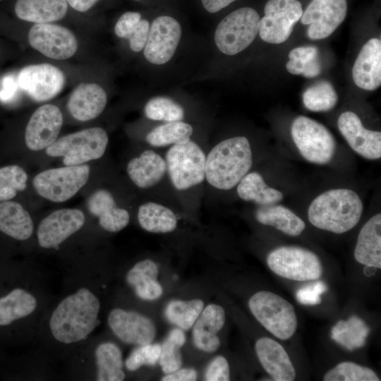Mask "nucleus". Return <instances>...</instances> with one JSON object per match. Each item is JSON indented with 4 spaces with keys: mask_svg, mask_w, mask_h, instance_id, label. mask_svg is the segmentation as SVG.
<instances>
[{
    "mask_svg": "<svg viewBox=\"0 0 381 381\" xmlns=\"http://www.w3.org/2000/svg\"><path fill=\"white\" fill-rule=\"evenodd\" d=\"M158 266L152 260L136 263L127 273L126 281L141 299L154 301L159 298L163 289L157 280Z\"/></svg>",
    "mask_w": 381,
    "mask_h": 381,
    "instance_id": "28",
    "label": "nucleus"
},
{
    "mask_svg": "<svg viewBox=\"0 0 381 381\" xmlns=\"http://www.w3.org/2000/svg\"><path fill=\"white\" fill-rule=\"evenodd\" d=\"M363 210V202L353 190L332 189L312 201L308 217L314 226L339 234L351 230L358 223Z\"/></svg>",
    "mask_w": 381,
    "mask_h": 381,
    "instance_id": "3",
    "label": "nucleus"
},
{
    "mask_svg": "<svg viewBox=\"0 0 381 381\" xmlns=\"http://www.w3.org/2000/svg\"><path fill=\"white\" fill-rule=\"evenodd\" d=\"M167 172L173 186L187 190L205 179L206 156L195 142L173 145L165 155Z\"/></svg>",
    "mask_w": 381,
    "mask_h": 381,
    "instance_id": "7",
    "label": "nucleus"
},
{
    "mask_svg": "<svg viewBox=\"0 0 381 381\" xmlns=\"http://www.w3.org/2000/svg\"><path fill=\"white\" fill-rule=\"evenodd\" d=\"M347 11L346 0H312L301 21L308 25V36L316 40L329 37L344 20Z\"/></svg>",
    "mask_w": 381,
    "mask_h": 381,
    "instance_id": "15",
    "label": "nucleus"
},
{
    "mask_svg": "<svg viewBox=\"0 0 381 381\" xmlns=\"http://www.w3.org/2000/svg\"><path fill=\"white\" fill-rule=\"evenodd\" d=\"M89 176L87 164L65 166L39 173L34 177L32 184L42 198L62 202L74 196L87 182Z\"/></svg>",
    "mask_w": 381,
    "mask_h": 381,
    "instance_id": "9",
    "label": "nucleus"
},
{
    "mask_svg": "<svg viewBox=\"0 0 381 381\" xmlns=\"http://www.w3.org/2000/svg\"><path fill=\"white\" fill-rule=\"evenodd\" d=\"M269 268L276 274L294 281H311L322 274V265L318 256L299 246H281L267 257Z\"/></svg>",
    "mask_w": 381,
    "mask_h": 381,
    "instance_id": "10",
    "label": "nucleus"
},
{
    "mask_svg": "<svg viewBox=\"0 0 381 381\" xmlns=\"http://www.w3.org/2000/svg\"><path fill=\"white\" fill-rule=\"evenodd\" d=\"M85 215L78 209L57 210L40 223L37 229L39 245L44 248H57L85 223Z\"/></svg>",
    "mask_w": 381,
    "mask_h": 381,
    "instance_id": "16",
    "label": "nucleus"
},
{
    "mask_svg": "<svg viewBox=\"0 0 381 381\" xmlns=\"http://www.w3.org/2000/svg\"><path fill=\"white\" fill-rule=\"evenodd\" d=\"M30 45L43 55L56 60L73 56L78 42L68 28L52 23H36L28 32Z\"/></svg>",
    "mask_w": 381,
    "mask_h": 381,
    "instance_id": "13",
    "label": "nucleus"
},
{
    "mask_svg": "<svg viewBox=\"0 0 381 381\" xmlns=\"http://www.w3.org/2000/svg\"><path fill=\"white\" fill-rule=\"evenodd\" d=\"M304 106L315 112L327 111L332 109L338 102L337 94L328 81H319L303 94Z\"/></svg>",
    "mask_w": 381,
    "mask_h": 381,
    "instance_id": "40",
    "label": "nucleus"
},
{
    "mask_svg": "<svg viewBox=\"0 0 381 381\" xmlns=\"http://www.w3.org/2000/svg\"><path fill=\"white\" fill-rule=\"evenodd\" d=\"M186 342V336L179 328L173 329L161 344L159 365L165 374L173 373L182 365L181 347Z\"/></svg>",
    "mask_w": 381,
    "mask_h": 381,
    "instance_id": "41",
    "label": "nucleus"
},
{
    "mask_svg": "<svg viewBox=\"0 0 381 381\" xmlns=\"http://www.w3.org/2000/svg\"><path fill=\"white\" fill-rule=\"evenodd\" d=\"M354 83L365 90L373 91L381 85V41L371 38L361 48L353 66Z\"/></svg>",
    "mask_w": 381,
    "mask_h": 381,
    "instance_id": "20",
    "label": "nucleus"
},
{
    "mask_svg": "<svg viewBox=\"0 0 381 381\" xmlns=\"http://www.w3.org/2000/svg\"><path fill=\"white\" fill-rule=\"evenodd\" d=\"M109 142L107 132L94 127L75 132L59 139L45 148L50 157H62L65 166L83 164L101 158Z\"/></svg>",
    "mask_w": 381,
    "mask_h": 381,
    "instance_id": "4",
    "label": "nucleus"
},
{
    "mask_svg": "<svg viewBox=\"0 0 381 381\" xmlns=\"http://www.w3.org/2000/svg\"><path fill=\"white\" fill-rule=\"evenodd\" d=\"M225 322V311L217 304H209L202 310L193 327V340L200 350L213 353L220 346L217 334Z\"/></svg>",
    "mask_w": 381,
    "mask_h": 381,
    "instance_id": "23",
    "label": "nucleus"
},
{
    "mask_svg": "<svg viewBox=\"0 0 381 381\" xmlns=\"http://www.w3.org/2000/svg\"><path fill=\"white\" fill-rule=\"evenodd\" d=\"M18 77L13 75H5L0 87V100L1 102H8L12 99L16 93L18 87Z\"/></svg>",
    "mask_w": 381,
    "mask_h": 381,
    "instance_id": "48",
    "label": "nucleus"
},
{
    "mask_svg": "<svg viewBox=\"0 0 381 381\" xmlns=\"http://www.w3.org/2000/svg\"><path fill=\"white\" fill-rule=\"evenodd\" d=\"M236 0H201L205 9L209 13H217Z\"/></svg>",
    "mask_w": 381,
    "mask_h": 381,
    "instance_id": "50",
    "label": "nucleus"
},
{
    "mask_svg": "<svg viewBox=\"0 0 381 381\" xmlns=\"http://www.w3.org/2000/svg\"><path fill=\"white\" fill-rule=\"evenodd\" d=\"M145 116L153 121H180L184 119L183 108L174 99L159 96L150 99L144 107Z\"/></svg>",
    "mask_w": 381,
    "mask_h": 381,
    "instance_id": "42",
    "label": "nucleus"
},
{
    "mask_svg": "<svg viewBox=\"0 0 381 381\" xmlns=\"http://www.w3.org/2000/svg\"><path fill=\"white\" fill-rule=\"evenodd\" d=\"M100 304L87 289L63 299L53 311L49 327L54 337L65 344L85 339L97 325Z\"/></svg>",
    "mask_w": 381,
    "mask_h": 381,
    "instance_id": "1",
    "label": "nucleus"
},
{
    "mask_svg": "<svg viewBox=\"0 0 381 381\" xmlns=\"http://www.w3.org/2000/svg\"><path fill=\"white\" fill-rule=\"evenodd\" d=\"M108 324L114 334L126 344L145 345L151 344L155 337L154 322L135 311L114 309L109 315Z\"/></svg>",
    "mask_w": 381,
    "mask_h": 381,
    "instance_id": "18",
    "label": "nucleus"
},
{
    "mask_svg": "<svg viewBox=\"0 0 381 381\" xmlns=\"http://www.w3.org/2000/svg\"><path fill=\"white\" fill-rule=\"evenodd\" d=\"M327 289V286L324 282L318 281L298 289L296 293V298L302 305L315 306L321 303L320 296Z\"/></svg>",
    "mask_w": 381,
    "mask_h": 381,
    "instance_id": "46",
    "label": "nucleus"
},
{
    "mask_svg": "<svg viewBox=\"0 0 381 381\" xmlns=\"http://www.w3.org/2000/svg\"><path fill=\"white\" fill-rule=\"evenodd\" d=\"M182 34L179 22L169 16H159L152 22L143 49L146 60L152 64L163 65L174 56Z\"/></svg>",
    "mask_w": 381,
    "mask_h": 381,
    "instance_id": "12",
    "label": "nucleus"
},
{
    "mask_svg": "<svg viewBox=\"0 0 381 381\" xmlns=\"http://www.w3.org/2000/svg\"><path fill=\"white\" fill-rule=\"evenodd\" d=\"M87 208L98 218L101 227L107 231L118 232L129 223L128 212L116 205L112 194L107 190L95 191L88 199Z\"/></svg>",
    "mask_w": 381,
    "mask_h": 381,
    "instance_id": "24",
    "label": "nucleus"
},
{
    "mask_svg": "<svg viewBox=\"0 0 381 381\" xmlns=\"http://www.w3.org/2000/svg\"><path fill=\"white\" fill-rule=\"evenodd\" d=\"M291 133L296 146L307 161L325 164L333 158L336 142L332 134L322 123L299 116L294 120Z\"/></svg>",
    "mask_w": 381,
    "mask_h": 381,
    "instance_id": "8",
    "label": "nucleus"
},
{
    "mask_svg": "<svg viewBox=\"0 0 381 381\" xmlns=\"http://www.w3.org/2000/svg\"><path fill=\"white\" fill-rule=\"evenodd\" d=\"M259 23V35L265 42L281 44L290 37L303 14L298 0H268Z\"/></svg>",
    "mask_w": 381,
    "mask_h": 381,
    "instance_id": "11",
    "label": "nucleus"
},
{
    "mask_svg": "<svg viewBox=\"0 0 381 381\" xmlns=\"http://www.w3.org/2000/svg\"><path fill=\"white\" fill-rule=\"evenodd\" d=\"M34 225L29 213L18 202H0V231L20 241L29 238Z\"/></svg>",
    "mask_w": 381,
    "mask_h": 381,
    "instance_id": "29",
    "label": "nucleus"
},
{
    "mask_svg": "<svg viewBox=\"0 0 381 381\" xmlns=\"http://www.w3.org/2000/svg\"><path fill=\"white\" fill-rule=\"evenodd\" d=\"M198 374L193 368H183L167 374L162 377L163 381H194L197 380Z\"/></svg>",
    "mask_w": 381,
    "mask_h": 381,
    "instance_id": "49",
    "label": "nucleus"
},
{
    "mask_svg": "<svg viewBox=\"0 0 381 381\" xmlns=\"http://www.w3.org/2000/svg\"><path fill=\"white\" fill-rule=\"evenodd\" d=\"M203 308L204 303L200 299L173 300L166 306L164 315L169 322L188 330L193 326Z\"/></svg>",
    "mask_w": 381,
    "mask_h": 381,
    "instance_id": "39",
    "label": "nucleus"
},
{
    "mask_svg": "<svg viewBox=\"0 0 381 381\" xmlns=\"http://www.w3.org/2000/svg\"><path fill=\"white\" fill-rule=\"evenodd\" d=\"M150 27L149 21L142 18L140 13L128 11L118 19L114 26V32L117 37L129 41L132 51L139 52L145 46Z\"/></svg>",
    "mask_w": 381,
    "mask_h": 381,
    "instance_id": "33",
    "label": "nucleus"
},
{
    "mask_svg": "<svg viewBox=\"0 0 381 381\" xmlns=\"http://www.w3.org/2000/svg\"><path fill=\"white\" fill-rule=\"evenodd\" d=\"M127 174L140 188H149L162 180L166 172L165 159L151 150L143 151L138 157L129 161Z\"/></svg>",
    "mask_w": 381,
    "mask_h": 381,
    "instance_id": "25",
    "label": "nucleus"
},
{
    "mask_svg": "<svg viewBox=\"0 0 381 381\" xmlns=\"http://www.w3.org/2000/svg\"><path fill=\"white\" fill-rule=\"evenodd\" d=\"M107 102V93L99 85L83 83L78 85L71 92L67 107L74 119L87 121L99 116Z\"/></svg>",
    "mask_w": 381,
    "mask_h": 381,
    "instance_id": "21",
    "label": "nucleus"
},
{
    "mask_svg": "<svg viewBox=\"0 0 381 381\" xmlns=\"http://www.w3.org/2000/svg\"><path fill=\"white\" fill-rule=\"evenodd\" d=\"M135 1H139V0H135Z\"/></svg>",
    "mask_w": 381,
    "mask_h": 381,
    "instance_id": "52",
    "label": "nucleus"
},
{
    "mask_svg": "<svg viewBox=\"0 0 381 381\" xmlns=\"http://www.w3.org/2000/svg\"><path fill=\"white\" fill-rule=\"evenodd\" d=\"M138 220L144 230L151 233H169L177 226L174 212L169 207L154 202H147L139 207Z\"/></svg>",
    "mask_w": 381,
    "mask_h": 381,
    "instance_id": "32",
    "label": "nucleus"
},
{
    "mask_svg": "<svg viewBox=\"0 0 381 381\" xmlns=\"http://www.w3.org/2000/svg\"><path fill=\"white\" fill-rule=\"evenodd\" d=\"M35 296L17 288L0 298V326L10 325L15 320L30 315L36 308Z\"/></svg>",
    "mask_w": 381,
    "mask_h": 381,
    "instance_id": "34",
    "label": "nucleus"
},
{
    "mask_svg": "<svg viewBox=\"0 0 381 381\" xmlns=\"http://www.w3.org/2000/svg\"><path fill=\"white\" fill-rule=\"evenodd\" d=\"M19 87L32 99L44 102L56 97L64 88L65 75L49 64H32L23 68L18 75Z\"/></svg>",
    "mask_w": 381,
    "mask_h": 381,
    "instance_id": "14",
    "label": "nucleus"
},
{
    "mask_svg": "<svg viewBox=\"0 0 381 381\" xmlns=\"http://www.w3.org/2000/svg\"><path fill=\"white\" fill-rule=\"evenodd\" d=\"M255 349L262 368L274 380H294L295 368L279 343L268 337H262L257 340Z\"/></svg>",
    "mask_w": 381,
    "mask_h": 381,
    "instance_id": "22",
    "label": "nucleus"
},
{
    "mask_svg": "<svg viewBox=\"0 0 381 381\" xmlns=\"http://www.w3.org/2000/svg\"><path fill=\"white\" fill-rule=\"evenodd\" d=\"M230 379L229 365L222 356L215 357L209 363L205 373V380L228 381Z\"/></svg>",
    "mask_w": 381,
    "mask_h": 381,
    "instance_id": "47",
    "label": "nucleus"
},
{
    "mask_svg": "<svg viewBox=\"0 0 381 381\" xmlns=\"http://www.w3.org/2000/svg\"><path fill=\"white\" fill-rule=\"evenodd\" d=\"M324 381H379L376 373L369 368L344 361L327 371Z\"/></svg>",
    "mask_w": 381,
    "mask_h": 381,
    "instance_id": "43",
    "label": "nucleus"
},
{
    "mask_svg": "<svg viewBox=\"0 0 381 381\" xmlns=\"http://www.w3.org/2000/svg\"><path fill=\"white\" fill-rule=\"evenodd\" d=\"M260 20L258 12L250 7L240 8L225 16L214 35L218 49L229 56L245 50L258 34Z\"/></svg>",
    "mask_w": 381,
    "mask_h": 381,
    "instance_id": "6",
    "label": "nucleus"
},
{
    "mask_svg": "<svg viewBox=\"0 0 381 381\" xmlns=\"http://www.w3.org/2000/svg\"><path fill=\"white\" fill-rule=\"evenodd\" d=\"M63 125V115L54 104H44L32 114L25 131L26 146L39 151L52 145L56 139Z\"/></svg>",
    "mask_w": 381,
    "mask_h": 381,
    "instance_id": "17",
    "label": "nucleus"
},
{
    "mask_svg": "<svg viewBox=\"0 0 381 381\" xmlns=\"http://www.w3.org/2000/svg\"><path fill=\"white\" fill-rule=\"evenodd\" d=\"M252 164L248 138H230L217 144L206 157L205 179L215 188L230 190L248 173Z\"/></svg>",
    "mask_w": 381,
    "mask_h": 381,
    "instance_id": "2",
    "label": "nucleus"
},
{
    "mask_svg": "<svg viewBox=\"0 0 381 381\" xmlns=\"http://www.w3.org/2000/svg\"><path fill=\"white\" fill-rule=\"evenodd\" d=\"M248 307L256 320L274 337L286 340L294 334L297 317L293 305L286 299L261 291L250 297Z\"/></svg>",
    "mask_w": 381,
    "mask_h": 381,
    "instance_id": "5",
    "label": "nucleus"
},
{
    "mask_svg": "<svg viewBox=\"0 0 381 381\" xmlns=\"http://www.w3.org/2000/svg\"><path fill=\"white\" fill-rule=\"evenodd\" d=\"M27 181V173L22 167L18 165L0 167V202L10 200L18 191L24 190Z\"/></svg>",
    "mask_w": 381,
    "mask_h": 381,
    "instance_id": "44",
    "label": "nucleus"
},
{
    "mask_svg": "<svg viewBox=\"0 0 381 381\" xmlns=\"http://www.w3.org/2000/svg\"><path fill=\"white\" fill-rule=\"evenodd\" d=\"M15 13L18 18L35 23H50L66 14V0H17Z\"/></svg>",
    "mask_w": 381,
    "mask_h": 381,
    "instance_id": "27",
    "label": "nucleus"
},
{
    "mask_svg": "<svg viewBox=\"0 0 381 381\" xmlns=\"http://www.w3.org/2000/svg\"><path fill=\"white\" fill-rule=\"evenodd\" d=\"M99 0H66L75 10L85 12L91 8Z\"/></svg>",
    "mask_w": 381,
    "mask_h": 381,
    "instance_id": "51",
    "label": "nucleus"
},
{
    "mask_svg": "<svg viewBox=\"0 0 381 381\" xmlns=\"http://www.w3.org/2000/svg\"><path fill=\"white\" fill-rule=\"evenodd\" d=\"M161 344H148L135 349L126 360V368L135 371L143 365H155L159 359Z\"/></svg>",
    "mask_w": 381,
    "mask_h": 381,
    "instance_id": "45",
    "label": "nucleus"
},
{
    "mask_svg": "<svg viewBox=\"0 0 381 381\" xmlns=\"http://www.w3.org/2000/svg\"><path fill=\"white\" fill-rule=\"evenodd\" d=\"M193 132L192 126L182 121L167 122L151 130L145 139L152 147H165L187 143Z\"/></svg>",
    "mask_w": 381,
    "mask_h": 381,
    "instance_id": "37",
    "label": "nucleus"
},
{
    "mask_svg": "<svg viewBox=\"0 0 381 381\" xmlns=\"http://www.w3.org/2000/svg\"><path fill=\"white\" fill-rule=\"evenodd\" d=\"M340 133L351 149L368 159L381 157V133L365 128L353 111L342 113L337 121Z\"/></svg>",
    "mask_w": 381,
    "mask_h": 381,
    "instance_id": "19",
    "label": "nucleus"
},
{
    "mask_svg": "<svg viewBox=\"0 0 381 381\" xmlns=\"http://www.w3.org/2000/svg\"><path fill=\"white\" fill-rule=\"evenodd\" d=\"M360 264L381 268V214L371 217L361 228L353 253Z\"/></svg>",
    "mask_w": 381,
    "mask_h": 381,
    "instance_id": "26",
    "label": "nucleus"
},
{
    "mask_svg": "<svg viewBox=\"0 0 381 381\" xmlns=\"http://www.w3.org/2000/svg\"><path fill=\"white\" fill-rule=\"evenodd\" d=\"M370 329L365 322L356 315L347 320H339L332 328L331 337L349 351L361 348L365 344Z\"/></svg>",
    "mask_w": 381,
    "mask_h": 381,
    "instance_id": "36",
    "label": "nucleus"
},
{
    "mask_svg": "<svg viewBox=\"0 0 381 381\" xmlns=\"http://www.w3.org/2000/svg\"><path fill=\"white\" fill-rule=\"evenodd\" d=\"M237 193L245 201L258 205L276 204L283 199L279 190L269 187L258 172L246 174L237 184Z\"/></svg>",
    "mask_w": 381,
    "mask_h": 381,
    "instance_id": "31",
    "label": "nucleus"
},
{
    "mask_svg": "<svg viewBox=\"0 0 381 381\" xmlns=\"http://www.w3.org/2000/svg\"><path fill=\"white\" fill-rule=\"evenodd\" d=\"M97 366V380L99 381H122L125 378L123 370L122 354L120 349L112 342L99 344L95 350Z\"/></svg>",
    "mask_w": 381,
    "mask_h": 381,
    "instance_id": "35",
    "label": "nucleus"
},
{
    "mask_svg": "<svg viewBox=\"0 0 381 381\" xmlns=\"http://www.w3.org/2000/svg\"><path fill=\"white\" fill-rule=\"evenodd\" d=\"M261 224L272 226L291 236H299L306 228L304 222L289 208L276 204L259 205L255 212Z\"/></svg>",
    "mask_w": 381,
    "mask_h": 381,
    "instance_id": "30",
    "label": "nucleus"
},
{
    "mask_svg": "<svg viewBox=\"0 0 381 381\" xmlns=\"http://www.w3.org/2000/svg\"><path fill=\"white\" fill-rule=\"evenodd\" d=\"M289 61L286 68L291 74L302 75L306 78H314L321 72L316 47L303 46L291 49L289 53Z\"/></svg>",
    "mask_w": 381,
    "mask_h": 381,
    "instance_id": "38",
    "label": "nucleus"
}]
</instances>
